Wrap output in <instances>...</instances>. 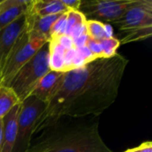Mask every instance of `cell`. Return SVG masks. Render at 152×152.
Returning a JSON list of instances; mask_svg holds the SVG:
<instances>
[{"mask_svg": "<svg viewBox=\"0 0 152 152\" xmlns=\"http://www.w3.org/2000/svg\"><path fill=\"white\" fill-rule=\"evenodd\" d=\"M127 64L128 60L117 53L64 72L60 86L37 122L32 138L59 119L102 114L117 100Z\"/></svg>", "mask_w": 152, "mask_h": 152, "instance_id": "obj_1", "label": "cell"}, {"mask_svg": "<svg viewBox=\"0 0 152 152\" xmlns=\"http://www.w3.org/2000/svg\"><path fill=\"white\" fill-rule=\"evenodd\" d=\"M98 127V117L61 118L41 131L40 137L30 143L28 150L36 152H111L102 139Z\"/></svg>", "mask_w": 152, "mask_h": 152, "instance_id": "obj_2", "label": "cell"}, {"mask_svg": "<svg viewBox=\"0 0 152 152\" xmlns=\"http://www.w3.org/2000/svg\"><path fill=\"white\" fill-rule=\"evenodd\" d=\"M48 40L37 33L24 31L9 53L0 72V86H9L17 72L39 51Z\"/></svg>", "mask_w": 152, "mask_h": 152, "instance_id": "obj_3", "label": "cell"}, {"mask_svg": "<svg viewBox=\"0 0 152 152\" xmlns=\"http://www.w3.org/2000/svg\"><path fill=\"white\" fill-rule=\"evenodd\" d=\"M49 71V42H47L17 72L8 87L21 102L30 95L39 80Z\"/></svg>", "mask_w": 152, "mask_h": 152, "instance_id": "obj_4", "label": "cell"}, {"mask_svg": "<svg viewBox=\"0 0 152 152\" xmlns=\"http://www.w3.org/2000/svg\"><path fill=\"white\" fill-rule=\"evenodd\" d=\"M45 108L46 102L33 95H29L20 102L17 123V135L12 152H27L37 122Z\"/></svg>", "mask_w": 152, "mask_h": 152, "instance_id": "obj_5", "label": "cell"}, {"mask_svg": "<svg viewBox=\"0 0 152 152\" xmlns=\"http://www.w3.org/2000/svg\"><path fill=\"white\" fill-rule=\"evenodd\" d=\"M131 0H86L81 1L78 11L86 19L97 20L100 22H115L126 10Z\"/></svg>", "mask_w": 152, "mask_h": 152, "instance_id": "obj_6", "label": "cell"}, {"mask_svg": "<svg viewBox=\"0 0 152 152\" xmlns=\"http://www.w3.org/2000/svg\"><path fill=\"white\" fill-rule=\"evenodd\" d=\"M114 23L121 31L152 27V1L131 0L124 14Z\"/></svg>", "mask_w": 152, "mask_h": 152, "instance_id": "obj_7", "label": "cell"}, {"mask_svg": "<svg viewBox=\"0 0 152 152\" xmlns=\"http://www.w3.org/2000/svg\"><path fill=\"white\" fill-rule=\"evenodd\" d=\"M26 30V13L0 30V72L20 36Z\"/></svg>", "mask_w": 152, "mask_h": 152, "instance_id": "obj_8", "label": "cell"}, {"mask_svg": "<svg viewBox=\"0 0 152 152\" xmlns=\"http://www.w3.org/2000/svg\"><path fill=\"white\" fill-rule=\"evenodd\" d=\"M31 0H3L0 1V30L25 14Z\"/></svg>", "mask_w": 152, "mask_h": 152, "instance_id": "obj_9", "label": "cell"}, {"mask_svg": "<svg viewBox=\"0 0 152 152\" xmlns=\"http://www.w3.org/2000/svg\"><path fill=\"white\" fill-rule=\"evenodd\" d=\"M64 72L50 70L37 83L30 95L36 96L42 102H47L61 85Z\"/></svg>", "mask_w": 152, "mask_h": 152, "instance_id": "obj_10", "label": "cell"}, {"mask_svg": "<svg viewBox=\"0 0 152 152\" xmlns=\"http://www.w3.org/2000/svg\"><path fill=\"white\" fill-rule=\"evenodd\" d=\"M20 103L14 106L3 119V148L2 152H12L17 135L18 116Z\"/></svg>", "mask_w": 152, "mask_h": 152, "instance_id": "obj_11", "label": "cell"}, {"mask_svg": "<svg viewBox=\"0 0 152 152\" xmlns=\"http://www.w3.org/2000/svg\"><path fill=\"white\" fill-rule=\"evenodd\" d=\"M61 14L48 15V16H37L26 12V31L34 32L45 37L48 42L50 40V31L53 24Z\"/></svg>", "mask_w": 152, "mask_h": 152, "instance_id": "obj_12", "label": "cell"}, {"mask_svg": "<svg viewBox=\"0 0 152 152\" xmlns=\"http://www.w3.org/2000/svg\"><path fill=\"white\" fill-rule=\"evenodd\" d=\"M68 8L61 0H31L28 12L37 16H48L67 12Z\"/></svg>", "mask_w": 152, "mask_h": 152, "instance_id": "obj_13", "label": "cell"}, {"mask_svg": "<svg viewBox=\"0 0 152 152\" xmlns=\"http://www.w3.org/2000/svg\"><path fill=\"white\" fill-rule=\"evenodd\" d=\"M66 50L54 39L49 41V68L50 70L63 72L64 55Z\"/></svg>", "mask_w": 152, "mask_h": 152, "instance_id": "obj_14", "label": "cell"}, {"mask_svg": "<svg viewBox=\"0 0 152 152\" xmlns=\"http://www.w3.org/2000/svg\"><path fill=\"white\" fill-rule=\"evenodd\" d=\"M19 103L20 102L10 87L0 86V119Z\"/></svg>", "mask_w": 152, "mask_h": 152, "instance_id": "obj_15", "label": "cell"}, {"mask_svg": "<svg viewBox=\"0 0 152 152\" xmlns=\"http://www.w3.org/2000/svg\"><path fill=\"white\" fill-rule=\"evenodd\" d=\"M123 36L125 37L122 38L120 42L123 44L130 43V42H135V41H140L143 39H147L151 37L152 35V27L150 28H134L131 30H126V31H122Z\"/></svg>", "mask_w": 152, "mask_h": 152, "instance_id": "obj_16", "label": "cell"}, {"mask_svg": "<svg viewBox=\"0 0 152 152\" xmlns=\"http://www.w3.org/2000/svg\"><path fill=\"white\" fill-rule=\"evenodd\" d=\"M86 21V19L81 12L74 11V10L68 11L67 18H66V28H65L64 34L69 36L74 28H76L77 27H78L80 25L85 24Z\"/></svg>", "mask_w": 152, "mask_h": 152, "instance_id": "obj_17", "label": "cell"}, {"mask_svg": "<svg viewBox=\"0 0 152 152\" xmlns=\"http://www.w3.org/2000/svg\"><path fill=\"white\" fill-rule=\"evenodd\" d=\"M86 28L88 37L95 41H101L105 38L104 36V23L93 20H86Z\"/></svg>", "mask_w": 152, "mask_h": 152, "instance_id": "obj_18", "label": "cell"}, {"mask_svg": "<svg viewBox=\"0 0 152 152\" xmlns=\"http://www.w3.org/2000/svg\"><path fill=\"white\" fill-rule=\"evenodd\" d=\"M100 43L103 50L102 58H110L115 55L117 53V49L120 45V41L114 37L110 38H103L100 41Z\"/></svg>", "mask_w": 152, "mask_h": 152, "instance_id": "obj_19", "label": "cell"}, {"mask_svg": "<svg viewBox=\"0 0 152 152\" xmlns=\"http://www.w3.org/2000/svg\"><path fill=\"white\" fill-rule=\"evenodd\" d=\"M67 12L62 13L56 21L53 24L50 31V39L52 37H54L59 35H62L65 33V28H66V18H67Z\"/></svg>", "mask_w": 152, "mask_h": 152, "instance_id": "obj_20", "label": "cell"}, {"mask_svg": "<svg viewBox=\"0 0 152 152\" xmlns=\"http://www.w3.org/2000/svg\"><path fill=\"white\" fill-rule=\"evenodd\" d=\"M86 46L89 49V51L92 53V54L94 55V57L95 59L102 58L103 50H102V46L99 41H95V40H94L88 37V40L86 42Z\"/></svg>", "mask_w": 152, "mask_h": 152, "instance_id": "obj_21", "label": "cell"}, {"mask_svg": "<svg viewBox=\"0 0 152 152\" xmlns=\"http://www.w3.org/2000/svg\"><path fill=\"white\" fill-rule=\"evenodd\" d=\"M77 53V48H71L69 50H66L65 55H64V69L63 72H69L73 68V61L75 58Z\"/></svg>", "mask_w": 152, "mask_h": 152, "instance_id": "obj_22", "label": "cell"}, {"mask_svg": "<svg viewBox=\"0 0 152 152\" xmlns=\"http://www.w3.org/2000/svg\"><path fill=\"white\" fill-rule=\"evenodd\" d=\"M51 39L56 40L65 50H69V49L74 48V41H73V39L69 36H68L66 34H62V35L56 36L54 37H52Z\"/></svg>", "mask_w": 152, "mask_h": 152, "instance_id": "obj_23", "label": "cell"}, {"mask_svg": "<svg viewBox=\"0 0 152 152\" xmlns=\"http://www.w3.org/2000/svg\"><path fill=\"white\" fill-rule=\"evenodd\" d=\"M88 40V35L86 32H85L84 34H82L81 36H79L78 37H77L76 39H74V47L78 49L81 47H84L86 45V42Z\"/></svg>", "mask_w": 152, "mask_h": 152, "instance_id": "obj_24", "label": "cell"}, {"mask_svg": "<svg viewBox=\"0 0 152 152\" xmlns=\"http://www.w3.org/2000/svg\"><path fill=\"white\" fill-rule=\"evenodd\" d=\"M62 4L68 8V10H74V11H78L81 0H61Z\"/></svg>", "mask_w": 152, "mask_h": 152, "instance_id": "obj_25", "label": "cell"}, {"mask_svg": "<svg viewBox=\"0 0 152 152\" xmlns=\"http://www.w3.org/2000/svg\"><path fill=\"white\" fill-rule=\"evenodd\" d=\"M137 152H152L151 142H146L141 144L140 146L136 147Z\"/></svg>", "mask_w": 152, "mask_h": 152, "instance_id": "obj_26", "label": "cell"}, {"mask_svg": "<svg viewBox=\"0 0 152 152\" xmlns=\"http://www.w3.org/2000/svg\"><path fill=\"white\" fill-rule=\"evenodd\" d=\"M104 36H105V38H110L113 37V29L110 24L104 23Z\"/></svg>", "mask_w": 152, "mask_h": 152, "instance_id": "obj_27", "label": "cell"}, {"mask_svg": "<svg viewBox=\"0 0 152 152\" xmlns=\"http://www.w3.org/2000/svg\"><path fill=\"white\" fill-rule=\"evenodd\" d=\"M3 148V119H0V152Z\"/></svg>", "mask_w": 152, "mask_h": 152, "instance_id": "obj_28", "label": "cell"}, {"mask_svg": "<svg viewBox=\"0 0 152 152\" xmlns=\"http://www.w3.org/2000/svg\"><path fill=\"white\" fill-rule=\"evenodd\" d=\"M125 152H137V150H136V148H134V149H129Z\"/></svg>", "mask_w": 152, "mask_h": 152, "instance_id": "obj_29", "label": "cell"}, {"mask_svg": "<svg viewBox=\"0 0 152 152\" xmlns=\"http://www.w3.org/2000/svg\"><path fill=\"white\" fill-rule=\"evenodd\" d=\"M27 152H36V151H30V150H28Z\"/></svg>", "mask_w": 152, "mask_h": 152, "instance_id": "obj_30", "label": "cell"}]
</instances>
